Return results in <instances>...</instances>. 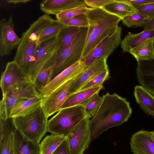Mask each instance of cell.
<instances>
[{
  "mask_svg": "<svg viewBox=\"0 0 154 154\" xmlns=\"http://www.w3.org/2000/svg\"><path fill=\"white\" fill-rule=\"evenodd\" d=\"M152 136L154 140V131H152Z\"/></svg>",
  "mask_w": 154,
  "mask_h": 154,
  "instance_id": "cell-43",
  "label": "cell"
},
{
  "mask_svg": "<svg viewBox=\"0 0 154 154\" xmlns=\"http://www.w3.org/2000/svg\"><path fill=\"white\" fill-rule=\"evenodd\" d=\"M109 74L108 68H106L86 83L79 90L103 86L104 82L109 77Z\"/></svg>",
  "mask_w": 154,
  "mask_h": 154,
  "instance_id": "cell-33",
  "label": "cell"
},
{
  "mask_svg": "<svg viewBox=\"0 0 154 154\" xmlns=\"http://www.w3.org/2000/svg\"><path fill=\"white\" fill-rule=\"evenodd\" d=\"M48 118L41 106L28 115L13 118L12 119L16 130L23 137L39 143L48 132Z\"/></svg>",
  "mask_w": 154,
  "mask_h": 154,
  "instance_id": "cell-3",
  "label": "cell"
},
{
  "mask_svg": "<svg viewBox=\"0 0 154 154\" xmlns=\"http://www.w3.org/2000/svg\"><path fill=\"white\" fill-rule=\"evenodd\" d=\"M16 130L12 118L0 119V154H9L13 146Z\"/></svg>",
  "mask_w": 154,
  "mask_h": 154,
  "instance_id": "cell-17",
  "label": "cell"
},
{
  "mask_svg": "<svg viewBox=\"0 0 154 154\" xmlns=\"http://www.w3.org/2000/svg\"><path fill=\"white\" fill-rule=\"evenodd\" d=\"M154 37V30H144L136 33L129 32L122 41L123 53L128 52L133 48L149 38Z\"/></svg>",
  "mask_w": 154,
  "mask_h": 154,
  "instance_id": "cell-22",
  "label": "cell"
},
{
  "mask_svg": "<svg viewBox=\"0 0 154 154\" xmlns=\"http://www.w3.org/2000/svg\"><path fill=\"white\" fill-rule=\"evenodd\" d=\"M153 44H154V41H153Z\"/></svg>",
  "mask_w": 154,
  "mask_h": 154,
  "instance_id": "cell-44",
  "label": "cell"
},
{
  "mask_svg": "<svg viewBox=\"0 0 154 154\" xmlns=\"http://www.w3.org/2000/svg\"><path fill=\"white\" fill-rule=\"evenodd\" d=\"M81 28L77 27L66 26L60 32L57 36L60 44L59 49L57 53L66 49L72 44Z\"/></svg>",
  "mask_w": 154,
  "mask_h": 154,
  "instance_id": "cell-26",
  "label": "cell"
},
{
  "mask_svg": "<svg viewBox=\"0 0 154 154\" xmlns=\"http://www.w3.org/2000/svg\"><path fill=\"white\" fill-rule=\"evenodd\" d=\"M42 100L43 97L40 95L18 103L12 109L9 117L24 116L33 112L41 106Z\"/></svg>",
  "mask_w": 154,
  "mask_h": 154,
  "instance_id": "cell-21",
  "label": "cell"
},
{
  "mask_svg": "<svg viewBox=\"0 0 154 154\" xmlns=\"http://www.w3.org/2000/svg\"><path fill=\"white\" fill-rule=\"evenodd\" d=\"M39 144L26 139L16 129L14 143V154H39Z\"/></svg>",
  "mask_w": 154,
  "mask_h": 154,
  "instance_id": "cell-23",
  "label": "cell"
},
{
  "mask_svg": "<svg viewBox=\"0 0 154 154\" xmlns=\"http://www.w3.org/2000/svg\"><path fill=\"white\" fill-rule=\"evenodd\" d=\"M86 15L89 25L81 60L105 37L115 32L122 20L102 8H91Z\"/></svg>",
  "mask_w": 154,
  "mask_h": 154,
  "instance_id": "cell-2",
  "label": "cell"
},
{
  "mask_svg": "<svg viewBox=\"0 0 154 154\" xmlns=\"http://www.w3.org/2000/svg\"><path fill=\"white\" fill-rule=\"evenodd\" d=\"M54 57L39 72L34 81L36 88L39 93L51 80L54 66Z\"/></svg>",
  "mask_w": 154,
  "mask_h": 154,
  "instance_id": "cell-27",
  "label": "cell"
},
{
  "mask_svg": "<svg viewBox=\"0 0 154 154\" xmlns=\"http://www.w3.org/2000/svg\"><path fill=\"white\" fill-rule=\"evenodd\" d=\"M103 88V86H97L79 90L71 94L63 103L60 109L77 105L84 106L92 96L99 93Z\"/></svg>",
  "mask_w": 154,
  "mask_h": 154,
  "instance_id": "cell-19",
  "label": "cell"
},
{
  "mask_svg": "<svg viewBox=\"0 0 154 154\" xmlns=\"http://www.w3.org/2000/svg\"><path fill=\"white\" fill-rule=\"evenodd\" d=\"M60 44L57 37L42 43L37 50L29 77L34 83L38 75L57 53Z\"/></svg>",
  "mask_w": 154,
  "mask_h": 154,
  "instance_id": "cell-9",
  "label": "cell"
},
{
  "mask_svg": "<svg viewBox=\"0 0 154 154\" xmlns=\"http://www.w3.org/2000/svg\"><path fill=\"white\" fill-rule=\"evenodd\" d=\"M154 38L146 39L130 51L137 62L154 59Z\"/></svg>",
  "mask_w": 154,
  "mask_h": 154,
  "instance_id": "cell-24",
  "label": "cell"
},
{
  "mask_svg": "<svg viewBox=\"0 0 154 154\" xmlns=\"http://www.w3.org/2000/svg\"><path fill=\"white\" fill-rule=\"evenodd\" d=\"M136 72L141 86L154 96V59L137 62Z\"/></svg>",
  "mask_w": 154,
  "mask_h": 154,
  "instance_id": "cell-16",
  "label": "cell"
},
{
  "mask_svg": "<svg viewBox=\"0 0 154 154\" xmlns=\"http://www.w3.org/2000/svg\"><path fill=\"white\" fill-rule=\"evenodd\" d=\"M139 13L152 19L154 17V2L135 7Z\"/></svg>",
  "mask_w": 154,
  "mask_h": 154,
  "instance_id": "cell-35",
  "label": "cell"
},
{
  "mask_svg": "<svg viewBox=\"0 0 154 154\" xmlns=\"http://www.w3.org/2000/svg\"><path fill=\"white\" fill-rule=\"evenodd\" d=\"M84 106L77 105L60 109L48 121L47 131L66 136L86 117Z\"/></svg>",
  "mask_w": 154,
  "mask_h": 154,
  "instance_id": "cell-4",
  "label": "cell"
},
{
  "mask_svg": "<svg viewBox=\"0 0 154 154\" xmlns=\"http://www.w3.org/2000/svg\"><path fill=\"white\" fill-rule=\"evenodd\" d=\"M30 0H8L7 3L9 4H17L21 3H26L30 1Z\"/></svg>",
  "mask_w": 154,
  "mask_h": 154,
  "instance_id": "cell-40",
  "label": "cell"
},
{
  "mask_svg": "<svg viewBox=\"0 0 154 154\" xmlns=\"http://www.w3.org/2000/svg\"><path fill=\"white\" fill-rule=\"evenodd\" d=\"M107 59L105 58L98 59L85 68L73 82L70 88V94L79 91L94 77L108 68Z\"/></svg>",
  "mask_w": 154,
  "mask_h": 154,
  "instance_id": "cell-15",
  "label": "cell"
},
{
  "mask_svg": "<svg viewBox=\"0 0 154 154\" xmlns=\"http://www.w3.org/2000/svg\"><path fill=\"white\" fill-rule=\"evenodd\" d=\"M52 154H70L66 138Z\"/></svg>",
  "mask_w": 154,
  "mask_h": 154,
  "instance_id": "cell-37",
  "label": "cell"
},
{
  "mask_svg": "<svg viewBox=\"0 0 154 154\" xmlns=\"http://www.w3.org/2000/svg\"><path fill=\"white\" fill-rule=\"evenodd\" d=\"M144 30H154V17L151 19L149 23L144 27Z\"/></svg>",
  "mask_w": 154,
  "mask_h": 154,
  "instance_id": "cell-39",
  "label": "cell"
},
{
  "mask_svg": "<svg viewBox=\"0 0 154 154\" xmlns=\"http://www.w3.org/2000/svg\"><path fill=\"white\" fill-rule=\"evenodd\" d=\"M134 95L137 103L154 111V96L140 86H136Z\"/></svg>",
  "mask_w": 154,
  "mask_h": 154,
  "instance_id": "cell-28",
  "label": "cell"
},
{
  "mask_svg": "<svg viewBox=\"0 0 154 154\" xmlns=\"http://www.w3.org/2000/svg\"><path fill=\"white\" fill-rule=\"evenodd\" d=\"M88 27H82L72 44L54 57L51 80L61 72L81 60Z\"/></svg>",
  "mask_w": 154,
  "mask_h": 154,
  "instance_id": "cell-5",
  "label": "cell"
},
{
  "mask_svg": "<svg viewBox=\"0 0 154 154\" xmlns=\"http://www.w3.org/2000/svg\"><path fill=\"white\" fill-rule=\"evenodd\" d=\"M134 154H154V140L152 131L141 130L133 134L130 142Z\"/></svg>",
  "mask_w": 154,
  "mask_h": 154,
  "instance_id": "cell-14",
  "label": "cell"
},
{
  "mask_svg": "<svg viewBox=\"0 0 154 154\" xmlns=\"http://www.w3.org/2000/svg\"><path fill=\"white\" fill-rule=\"evenodd\" d=\"M98 109L90 119L89 126L92 140L109 129L120 126L130 117V103L116 93L103 95Z\"/></svg>",
  "mask_w": 154,
  "mask_h": 154,
  "instance_id": "cell-1",
  "label": "cell"
},
{
  "mask_svg": "<svg viewBox=\"0 0 154 154\" xmlns=\"http://www.w3.org/2000/svg\"><path fill=\"white\" fill-rule=\"evenodd\" d=\"M102 100L99 93L92 96L83 106L87 116L91 118L95 113L98 109Z\"/></svg>",
  "mask_w": 154,
  "mask_h": 154,
  "instance_id": "cell-32",
  "label": "cell"
},
{
  "mask_svg": "<svg viewBox=\"0 0 154 154\" xmlns=\"http://www.w3.org/2000/svg\"><path fill=\"white\" fill-rule=\"evenodd\" d=\"M66 26L59 20H54L43 30L40 37L41 44L46 41L57 37L60 32Z\"/></svg>",
  "mask_w": 154,
  "mask_h": 154,
  "instance_id": "cell-29",
  "label": "cell"
},
{
  "mask_svg": "<svg viewBox=\"0 0 154 154\" xmlns=\"http://www.w3.org/2000/svg\"><path fill=\"white\" fill-rule=\"evenodd\" d=\"M122 30L119 26L115 32L105 37L92 49L82 60L86 68L98 59L107 58L121 44Z\"/></svg>",
  "mask_w": 154,
  "mask_h": 154,
  "instance_id": "cell-8",
  "label": "cell"
},
{
  "mask_svg": "<svg viewBox=\"0 0 154 154\" xmlns=\"http://www.w3.org/2000/svg\"><path fill=\"white\" fill-rule=\"evenodd\" d=\"M66 138L62 135L51 134L46 136L39 144V154H52Z\"/></svg>",
  "mask_w": 154,
  "mask_h": 154,
  "instance_id": "cell-25",
  "label": "cell"
},
{
  "mask_svg": "<svg viewBox=\"0 0 154 154\" xmlns=\"http://www.w3.org/2000/svg\"><path fill=\"white\" fill-rule=\"evenodd\" d=\"M148 17L138 12L122 20L124 25L128 27H145L151 20Z\"/></svg>",
  "mask_w": 154,
  "mask_h": 154,
  "instance_id": "cell-30",
  "label": "cell"
},
{
  "mask_svg": "<svg viewBox=\"0 0 154 154\" xmlns=\"http://www.w3.org/2000/svg\"><path fill=\"white\" fill-rule=\"evenodd\" d=\"M83 61L80 60L65 69L52 79L40 92L43 98L48 96L61 85L81 73L85 68Z\"/></svg>",
  "mask_w": 154,
  "mask_h": 154,
  "instance_id": "cell-13",
  "label": "cell"
},
{
  "mask_svg": "<svg viewBox=\"0 0 154 154\" xmlns=\"http://www.w3.org/2000/svg\"><path fill=\"white\" fill-rule=\"evenodd\" d=\"M91 8L84 5L66 10L56 16L57 20H60L68 19L80 15L86 14Z\"/></svg>",
  "mask_w": 154,
  "mask_h": 154,
  "instance_id": "cell-31",
  "label": "cell"
},
{
  "mask_svg": "<svg viewBox=\"0 0 154 154\" xmlns=\"http://www.w3.org/2000/svg\"><path fill=\"white\" fill-rule=\"evenodd\" d=\"M84 5V0H45L40 3V7L45 14L56 16L63 11Z\"/></svg>",
  "mask_w": 154,
  "mask_h": 154,
  "instance_id": "cell-18",
  "label": "cell"
},
{
  "mask_svg": "<svg viewBox=\"0 0 154 154\" xmlns=\"http://www.w3.org/2000/svg\"><path fill=\"white\" fill-rule=\"evenodd\" d=\"M128 1L135 8L154 2V0H128Z\"/></svg>",
  "mask_w": 154,
  "mask_h": 154,
  "instance_id": "cell-38",
  "label": "cell"
},
{
  "mask_svg": "<svg viewBox=\"0 0 154 154\" xmlns=\"http://www.w3.org/2000/svg\"><path fill=\"white\" fill-rule=\"evenodd\" d=\"M140 106L142 109L146 114L154 117V111L150 110L146 107L143 105H140Z\"/></svg>",
  "mask_w": 154,
  "mask_h": 154,
  "instance_id": "cell-41",
  "label": "cell"
},
{
  "mask_svg": "<svg viewBox=\"0 0 154 154\" xmlns=\"http://www.w3.org/2000/svg\"><path fill=\"white\" fill-rule=\"evenodd\" d=\"M114 0H84L85 5L92 8H102Z\"/></svg>",
  "mask_w": 154,
  "mask_h": 154,
  "instance_id": "cell-36",
  "label": "cell"
},
{
  "mask_svg": "<svg viewBox=\"0 0 154 154\" xmlns=\"http://www.w3.org/2000/svg\"><path fill=\"white\" fill-rule=\"evenodd\" d=\"M80 74L64 82L43 98L41 106L48 117L60 110L70 94V88L73 82Z\"/></svg>",
  "mask_w": 154,
  "mask_h": 154,
  "instance_id": "cell-10",
  "label": "cell"
},
{
  "mask_svg": "<svg viewBox=\"0 0 154 154\" xmlns=\"http://www.w3.org/2000/svg\"><path fill=\"white\" fill-rule=\"evenodd\" d=\"M102 8L122 19L138 12L137 9L128 0H114L106 5Z\"/></svg>",
  "mask_w": 154,
  "mask_h": 154,
  "instance_id": "cell-20",
  "label": "cell"
},
{
  "mask_svg": "<svg viewBox=\"0 0 154 154\" xmlns=\"http://www.w3.org/2000/svg\"><path fill=\"white\" fill-rule=\"evenodd\" d=\"M40 96L34 83L31 81L16 86L2 96L0 102V119H6L10 118L12 109L18 103Z\"/></svg>",
  "mask_w": 154,
  "mask_h": 154,
  "instance_id": "cell-6",
  "label": "cell"
},
{
  "mask_svg": "<svg viewBox=\"0 0 154 154\" xmlns=\"http://www.w3.org/2000/svg\"><path fill=\"white\" fill-rule=\"evenodd\" d=\"M29 81H31L29 76L15 61L8 62L1 78L0 84L2 96L16 86Z\"/></svg>",
  "mask_w": 154,
  "mask_h": 154,
  "instance_id": "cell-11",
  "label": "cell"
},
{
  "mask_svg": "<svg viewBox=\"0 0 154 154\" xmlns=\"http://www.w3.org/2000/svg\"><path fill=\"white\" fill-rule=\"evenodd\" d=\"M14 30L12 17L8 20L2 19L0 21V55L2 57L9 55L18 47L20 41Z\"/></svg>",
  "mask_w": 154,
  "mask_h": 154,
  "instance_id": "cell-12",
  "label": "cell"
},
{
  "mask_svg": "<svg viewBox=\"0 0 154 154\" xmlns=\"http://www.w3.org/2000/svg\"><path fill=\"white\" fill-rule=\"evenodd\" d=\"M59 20L67 26H74L80 28L88 27V21L86 14H83L74 17Z\"/></svg>",
  "mask_w": 154,
  "mask_h": 154,
  "instance_id": "cell-34",
  "label": "cell"
},
{
  "mask_svg": "<svg viewBox=\"0 0 154 154\" xmlns=\"http://www.w3.org/2000/svg\"><path fill=\"white\" fill-rule=\"evenodd\" d=\"M90 118L87 116L66 136L70 154H84L92 140L89 126Z\"/></svg>",
  "mask_w": 154,
  "mask_h": 154,
  "instance_id": "cell-7",
  "label": "cell"
},
{
  "mask_svg": "<svg viewBox=\"0 0 154 154\" xmlns=\"http://www.w3.org/2000/svg\"><path fill=\"white\" fill-rule=\"evenodd\" d=\"M9 154H14V145L13 146L12 148L11 152L9 153Z\"/></svg>",
  "mask_w": 154,
  "mask_h": 154,
  "instance_id": "cell-42",
  "label": "cell"
}]
</instances>
